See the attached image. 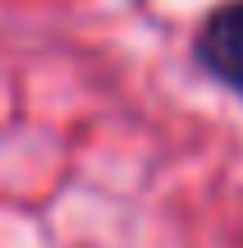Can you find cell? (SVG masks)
Masks as SVG:
<instances>
[{"label": "cell", "mask_w": 243, "mask_h": 248, "mask_svg": "<svg viewBox=\"0 0 243 248\" xmlns=\"http://www.w3.org/2000/svg\"><path fill=\"white\" fill-rule=\"evenodd\" d=\"M193 60L220 88L243 97V0H225L207 14V23L193 37Z\"/></svg>", "instance_id": "6da1fadb"}]
</instances>
